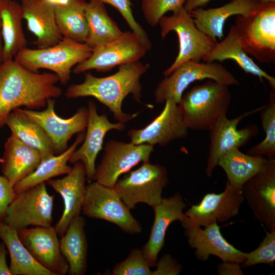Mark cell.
I'll list each match as a JSON object with an SVG mask.
<instances>
[{
    "label": "cell",
    "mask_w": 275,
    "mask_h": 275,
    "mask_svg": "<svg viewBox=\"0 0 275 275\" xmlns=\"http://www.w3.org/2000/svg\"><path fill=\"white\" fill-rule=\"evenodd\" d=\"M85 13L88 25L85 43L90 47L112 41L122 34L123 32L109 16L103 4L93 1L86 2Z\"/></svg>",
    "instance_id": "d6a6232c"
},
{
    "label": "cell",
    "mask_w": 275,
    "mask_h": 275,
    "mask_svg": "<svg viewBox=\"0 0 275 275\" xmlns=\"http://www.w3.org/2000/svg\"><path fill=\"white\" fill-rule=\"evenodd\" d=\"M185 0H141V8L147 23L154 27L169 12L175 13L183 7Z\"/></svg>",
    "instance_id": "8d00e7d4"
},
{
    "label": "cell",
    "mask_w": 275,
    "mask_h": 275,
    "mask_svg": "<svg viewBox=\"0 0 275 275\" xmlns=\"http://www.w3.org/2000/svg\"><path fill=\"white\" fill-rule=\"evenodd\" d=\"M23 19L36 37L37 48L52 46L63 38L56 22L54 8L43 0H19Z\"/></svg>",
    "instance_id": "603a6c76"
},
{
    "label": "cell",
    "mask_w": 275,
    "mask_h": 275,
    "mask_svg": "<svg viewBox=\"0 0 275 275\" xmlns=\"http://www.w3.org/2000/svg\"><path fill=\"white\" fill-rule=\"evenodd\" d=\"M260 1L262 2L275 3V0H260Z\"/></svg>",
    "instance_id": "7dc6e473"
},
{
    "label": "cell",
    "mask_w": 275,
    "mask_h": 275,
    "mask_svg": "<svg viewBox=\"0 0 275 275\" xmlns=\"http://www.w3.org/2000/svg\"><path fill=\"white\" fill-rule=\"evenodd\" d=\"M88 120L86 132L81 145L71 155L69 162L75 163L81 161L85 168L86 179L93 180L95 172V161L99 152L102 149L104 139L106 133L113 130L122 131L125 124L117 122H110L106 115H99L96 104L92 101L88 102Z\"/></svg>",
    "instance_id": "d6986e66"
},
{
    "label": "cell",
    "mask_w": 275,
    "mask_h": 275,
    "mask_svg": "<svg viewBox=\"0 0 275 275\" xmlns=\"http://www.w3.org/2000/svg\"><path fill=\"white\" fill-rule=\"evenodd\" d=\"M156 268L152 270V275H177L182 270V267L170 254H167L157 260Z\"/></svg>",
    "instance_id": "ab89813d"
},
{
    "label": "cell",
    "mask_w": 275,
    "mask_h": 275,
    "mask_svg": "<svg viewBox=\"0 0 275 275\" xmlns=\"http://www.w3.org/2000/svg\"><path fill=\"white\" fill-rule=\"evenodd\" d=\"M265 236L259 246L254 251L245 253L244 261L241 264L243 267L265 264L273 265L275 262V229L265 230Z\"/></svg>",
    "instance_id": "d590c367"
},
{
    "label": "cell",
    "mask_w": 275,
    "mask_h": 275,
    "mask_svg": "<svg viewBox=\"0 0 275 275\" xmlns=\"http://www.w3.org/2000/svg\"><path fill=\"white\" fill-rule=\"evenodd\" d=\"M158 24L162 39L170 32H175L179 41L178 53L171 65L163 72L164 76L185 62L203 61L217 42L196 26L184 7L171 16H163Z\"/></svg>",
    "instance_id": "8992f818"
},
{
    "label": "cell",
    "mask_w": 275,
    "mask_h": 275,
    "mask_svg": "<svg viewBox=\"0 0 275 275\" xmlns=\"http://www.w3.org/2000/svg\"><path fill=\"white\" fill-rule=\"evenodd\" d=\"M185 207L184 200L179 193L168 198H162L160 203L152 207L154 222L148 241L142 249L150 267L155 266L158 254L164 246L169 227L174 222H180L184 218Z\"/></svg>",
    "instance_id": "7402d4cb"
},
{
    "label": "cell",
    "mask_w": 275,
    "mask_h": 275,
    "mask_svg": "<svg viewBox=\"0 0 275 275\" xmlns=\"http://www.w3.org/2000/svg\"><path fill=\"white\" fill-rule=\"evenodd\" d=\"M268 158L244 154L239 149L230 150L222 155L217 162L225 172L230 188L241 191L244 184L267 162Z\"/></svg>",
    "instance_id": "f1b7e54d"
},
{
    "label": "cell",
    "mask_w": 275,
    "mask_h": 275,
    "mask_svg": "<svg viewBox=\"0 0 275 275\" xmlns=\"http://www.w3.org/2000/svg\"><path fill=\"white\" fill-rule=\"evenodd\" d=\"M85 0H71L62 7L54 9L58 27L63 37L85 43L88 25L85 13Z\"/></svg>",
    "instance_id": "836d02e7"
},
{
    "label": "cell",
    "mask_w": 275,
    "mask_h": 275,
    "mask_svg": "<svg viewBox=\"0 0 275 275\" xmlns=\"http://www.w3.org/2000/svg\"><path fill=\"white\" fill-rule=\"evenodd\" d=\"M81 211L89 217L113 223L130 234L140 233L143 229L114 188L96 181L86 186Z\"/></svg>",
    "instance_id": "9c48e42d"
},
{
    "label": "cell",
    "mask_w": 275,
    "mask_h": 275,
    "mask_svg": "<svg viewBox=\"0 0 275 275\" xmlns=\"http://www.w3.org/2000/svg\"><path fill=\"white\" fill-rule=\"evenodd\" d=\"M0 238L10 255L11 275H53L35 259L19 239L17 230L4 221L0 222Z\"/></svg>",
    "instance_id": "1f68e13d"
},
{
    "label": "cell",
    "mask_w": 275,
    "mask_h": 275,
    "mask_svg": "<svg viewBox=\"0 0 275 275\" xmlns=\"http://www.w3.org/2000/svg\"><path fill=\"white\" fill-rule=\"evenodd\" d=\"M5 125L10 130L11 134L38 151L41 159L57 154L51 141L43 129L17 108L8 116Z\"/></svg>",
    "instance_id": "4dcf8cb0"
},
{
    "label": "cell",
    "mask_w": 275,
    "mask_h": 275,
    "mask_svg": "<svg viewBox=\"0 0 275 275\" xmlns=\"http://www.w3.org/2000/svg\"><path fill=\"white\" fill-rule=\"evenodd\" d=\"M149 66L139 61L121 65L116 73L105 77H98L87 72L82 82L68 87L65 96L70 99L93 97L109 109L116 120L124 124L138 114L125 113L122 107L123 100L130 94L136 102L142 103L140 78Z\"/></svg>",
    "instance_id": "7a4b0ae2"
},
{
    "label": "cell",
    "mask_w": 275,
    "mask_h": 275,
    "mask_svg": "<svg viewBox=\"0 0 275 275\" xmlns=\"http://www.w3.org/2000/svg\"><path fill=\"white\" fill-rule=\"evenodd\" d=\"M241 192L257 221L268 231L275 229L274 157L244 184Z\"/></svg>",
    "instance_id": "2e32d148"
},
{
    "label": "cell",
    "mask_w": 275,
    "mask_h": 275,
    "mask_svg": "<svg viewBox=\"0 0 275 275\" xmlns=\"http://www.w3.org/2000/svg\"><path fill=\"white\" fill-rule=\"evenodd\" d=\"M142 250L132 249L127 257L113 268V275H152V270Z\"/></svg>",
    "instance_id": "74e56055"
},
{
    "label": "cell",
    "mask_w": 275,
    "mask_h": 275,
    "mask_svg": "<svg viewBox=\"0 0 275 275\" xmlns=\"http://www.w3.org/2000/svg\"><path fill=\"white\" fill-rule=\"evenodd\" d=\"M188 130L184 123L178 103L170 98L164 102L159 115L150 123L142 128L130 130L128 135L130 142L134 144L163 147L173 141L186 138Z\"/></svg>",
    "instance_id": "e0dca14e"
},
{
    "label": "cell",
    "mask_w": 275,
    "mask_h": 275,
    "mask_svg": "<svg viewBox=\"0 0 275 275\" xmlns=\"http://www.w3.org/2000/svg\"><path fill=\"white\" fill-rule=\"evenodd\" d=\"M148 51L135 33L123 32L115 40L93 48L91 56L76 65L72 71L76 74L91 70L106 72L116 66L139 61Z\"/></svg>",
    "instance_id": "30bf717a"
},
{
    "label": "cell",
    "mask_w": 275,
    "mask_h": 275,
    "mask_svg": "<svg viewBox=\"0 0 275 275\" xmlns=\"http://www.w3.org/2000/svg\"><path fill=\"white\" fill-rule=\"evenodd\" d=\"M86 173L81 161L74 163L72 169L60 179L48 180L46 182L62 197L64 203L62 214L54 228L59 236L66 232L71 222L80 215L85 199Z\"/></svg>",
    "instance_id": "44dd1931"
},
{
    "label": "cell",
    "mask_w": 275,
    "mask_h": 275,
    "mask_svg": "<svg viewBox=\"0 0 275 275\" xmlns=\"http://www.w3.org/2000/svg\"><path fill=\"white\" fill-rule=\"evenodd\" d=\"M86 221L79 215L70 223L60 240L61 252L69 264L68 274L84 275L87 270L88 245Z\"/></svg>",
    "instance_id": "83f0119b"
},
{
    "label": "cell",
    "mask_w": 275,
    "mask_h": 275,
    "mask_svg": "<svg viewBox=\"0 0 275 275\" xmlns=\"http://www.w3.org/2000/svg\"><path fill=\"white\" fill-rule=\"evenodd\" d=\"M7 250L4 243L0 241V275H11L9 266L8 265L6 260Z\"/></svg>",
    "instance_id": "7bdbcfd3"
},
{
    "label": "cell",
    "mask_w": 275,
    "mask_h": 275,
    "mask_svg": "<svg viewBox=\"0 0 275 275\" xmlns=\"http://www.w3.org/2000/svg\"><path fill=\"white\" fill-rule=\"evenodd\" d=\"M169 183L167 168L149 161L119 179L113 188L130 209L145 203L152 207L160 202L162 194Z\"/></svg>",
    "instance_id": "ba28073f"
},
{
    "label": "cell",
    "mask_w": 275,
    "mask_h": 275,
    "mask_svg": "<svg viewBox=\"0 0 275 275\" xmlns=\"http://www.w3.org/2000/svg\"><path fill=\"white\" fill-rule=\"evenodd\" d=\"M153 151L154 146L149 144L110 140L105 145L101 160L96 167L93 180L113 187L121 175L140 162L149 161Z\"/></svg>",
    "instance_id": "7c38bea8"
},
{
    "label": "cell",
    "mask_w": 275,
    "mask_h": 275,
    "mask_svg": "<svg viewBox=\"0 0 275 275\" xmlns=\"http://www.w3.org/2000/svg\"><path fill=\"white\" fill-rule=\"evenodd\" d=\"M260 0H231L219 7L204 9L199 8L188 12L196 26L217 41L224 37L226 20L234 15H245L261 2Z\"/></svg>",
    "instance_id": "cb8c5ba5"
},
{
    "label": "cell",
    "mask_w": 275,
    "mask_h": 275,
    "mask_svg": "<svg viewBox=\"0 0 275 275\" xmlns=\"http://www.w3.org/2000/svg\"><path fill=\"white\" fill-rule=\"evenodd\" d=\"M228 87L208 79L182 95L178 105L188 129L209 130L220 118L226 115L232 99Z\"/></svg>",
    "instance_id": "3957f363"
},
{
    "label": "cell",
    "mask_w": 275,
    "mask_h": 275,
    "mask_svg": "<svg viewBox=\"0 0 275 275\" xmlns=\"http://www.w3.org/2000/svg\"><path fill=\"white\" fill-rule=\"evenodd\" d=\"M85 133L84 132L78 133L74 142L63 152L41 159L34 171L14 185L15 194L69 173L72 167L68 165L67 162L73 152L82 142Z\"/></svg>",
    "instance_id": "f546056e"
},
{
    "label": "cell",
    "mask_w": 275,
    "mask_h": 275,
    "mask_svg": "<svg viewBox=\"0 0 275 275\" xmlns=\"http://www.w3.org/2000/svg\"><path fill=\"white\" fill-rule=\"evenodd\" d=\"M212 0H185L183 7L188 12L203 8Z\"/></svg>",
    "instance_id": "ee69618b"
},
{
    "label": "cell",
    "mask_w": 275,
    "mask_h": 275,
    "mask_svg": "<svg viewBox=\"0 0 275 275\" xmlns=\"http://www.w3.org/2000/svg\"><path fill=\"white\" fill-rule=\"evenodd\" d=\"M242 49L258 62H275V3L261 2L245 15L237 16L234 25Z\"/></svg>",
    "instance_id": "277c9868"
},
{
    "label": "cell",
    "mask_w": 275,
    "mask_h": 275,
    "mask_svg": "<svg viewBox=\"0 0 275 275\" xmlns=\"http://www.w3.org/2000/svg\"><path fill=\"white\" fill-rule=\"evenodd\" d=\"M205 79L228 87L240 85L238 79L220 63L190 61L178 66L158 83L154 93L155 101L161 104L171 98L179 103L185 90L191 84Z\"/></svg>",
    "instance_id": "52a82bcc"
},
{
    "label": "cell",
    "mask_w": 275,
    "mask_h": 275,
    "mask_svg": "<svg viewBox=\"0 0 275 275\" xmlns=\"http://www.w3.org/2000/svg\"><path fill=\"white\" fill-rule=\"evenodd\" d=\"M263 106L244 113L232 119H228L226 115L223 116L210 128V144L205 168L208 177L212 176L222 155L230 150L244 146L258 134L259 128L256 125H248L240 129L237 127L243 119L259 113Z\"/></svg>",
    "instance_id": "4fadbf2b"
},
{
    "label": "cell",
    "mask_w": 275,
    "mask_h": 275,
    "mask_svg": "<svg viewBox=\"0 0 275 275\" xmlns=\"http://www.w3.org/2000/svg\"><path fill=\"white\" fill-rule=\"evenodd\" d=\"M18 237L35 259L53 275L68 273L69 264L60 248L54 226H35L17 230Z\"/></svg>",
    "instance_id": "ac0fdd59"
},
{
    "label": "cell",
    "mask_w": 275,
    "mask_h": 275,
    "mask_svg": "<svg viewBox=\"0 0 275 275\" xmlns=\"http://www.w3.org/2000/svg\"><path fill=\"white\" fill-rule=\"evenodd\" d=\"M244 199L241 191L232 190L227 182L224 190L219 194L205 195L197 204L193 205L184 214L201 227L214 223H224L236 216Z\"/></svg>",
    "instance_id": "ffe728a7"
},
{
    "label": "cell",
    "mask_w": 275,
    "mask_h": 275,
    "mask_svg": "<svg viewBox=\"0 0 275 275\" xmlns=\"http://www.w3.org/2000/svg\"><path fill=\"white\" fill-rule=\"evenodd\" d=\"M55 100L48 99L46 108L41 111L30 109H17L37 123L45 131L53 146L56 154L63 152L68 143L75 134L84 132L88 120L87 108L81 107L71 117L64 118L55 111Z\"/></svg>",
    "instance_id": "9a60e30c"
},
{
    "label": "cell",
    "mask_w": 275,
    "mask_h": 275,
    "mask_svg": "<svg viewBox=\"0 0 275 275\" xmlns=\"http://www.w3.org/2000/svg\"><path fill=\"white\" fill-rule=\"evenodd\" d=\"M3 62V43L2 36V23L0 15V64Z\"/></svg>",
    "instance_id": "bcb514c9"
},
{
    "label": "cell",
    "mask_w": 275,
    "mask_h": 275,
    "mask_svg": "<svg viewBox=\"0 0 275 275\" xmlns=\"http://www.w3.org/2000/svg\"><path fill=\"white\" fill-rule=\"evenodd\" d=\"M259 113L265 136L261 142L249 149L247 154L273 157L275 155V90H271L268 103L263 105Z\"/></svg>",
    "instance_id": "e575fe53"
},
{
    "label": "cell",
    "mask_w": 275,
    "mask_h": 275,
    "mask_svg": "<svg viewBox=\"0 0 275 275\" xmlns=\"http://www.w3.org/2000/svg\"><path fill=\"white\" fill-rule=\"evenodd\" d=\"M54 73L31 71L14 59L0 64V129L14 110L24 106L35 109L46 106L50 98L62 93Z\"/></svg>",
    "instance_id": "6da1fadb"
},
{
    "label": "cell",
    "mask_w": 275,
    "mask_h": 275,
    "mask_svg": "<svg viewBox=\"0 0 275 275\" xmlns=\"http://www.w3.org/2000/svg\"><path fill=\"white\" fill-rule=\"evenodd\" d=\"M189 246L195 250L196 258L207 261L210 255L219 258L222 262L241 264L245 257L243 252L230 243L223 236L220 227L214 223L203 229L185 216L180 222Z\"/></svg>",
    "instance_id": "5bb4252c"
},
{
    "label": "cell",
    "mask_w": 275,
    "mask_h": 275,
    "mask_svg": "<svg viewBox=\"0 0 275 275\" xmlns=\"http://www.w3.org/2000/svg\"><path fill=\"white\" fill-rule=\"evenodd\" d=\"M54 197L48 193L46 182L16 194L4 222L16 230L30 226H51Z\"/></svg>",
    "instance_id": "8fae6325"
},
{
    "label": "cell",
    "mask_w": 275,
    "mask_h": 275,
    "mask_svg": "<svg viewBox=\"0 0 275 275\" xmlns=\"http://www.w3.org/2000/svg\"><path fill=\"white\" fill-rule=\"evenodd\" d=\"M45 3L54 8L68 4L71 0H43Z\"/></svg>",
    "instance_id": "f6af8a7d"
},
{
    "label": "cell",
    "mask_w": 275,
    "mask_h": 275,
    "mask_svg": "<svg viewBox=\"0 0 275 275\" xmlns=\"http://www.w3.org/2000/svg\"><path fill=\"white\" fill-rule=\"evenodd\" d=\"M217 272L221 275L243 274L241 264L232 262H222L217 266Z\"/></svg>",
    "instance_id": "b9f144b4"
},
{
    "label": "cell",
    "mask_w": 275,
    "mask_h": 275,
    "mask_svg": "<svg viewBox=\"0 0 275 275\" xmlns=\"http://www.w3.org/2000/svg\"><path fill=\"white\" fill-rule=\"evenodd\" d=\"M16 195L7 178L0 175V222L4 221L7 209Z\"/></svg>",
    "instance_id": "60d3db41"
},
{
    "label": "cell",
    "mask_w": 275,
    "mask_h": 275,
    "mask_svg": "<svg viewBox=\"0 0 275 275\" xmlns=\"http://www.w3.org/2000/svg\"><path fill=\"white\" fill-rule=\"evenodd\" d=\"M41 160L38 151L11 134L5 143L0 158L2 172L13 187L34 171Z\"/></svg>",
    "instance_id": "d4e9b609"
},
{
    "label": "cell",
    "mask_w": 275,
    "mask_h": 275,
    "mask_svg": "<svg viewBox=\"0 0 275 275\" xmlns=\"http://www.w3.org/2000/svg\"><path fill=\"white\" fill-rule=\"evenodd\" d=\"M0 15L3 43V62L14 59L27 47L28 41L22 27L23 12L20 3L0 0Z\"/></svg>",
    "instance_id": "4316f807"
},
{
    "label": "cell",
    "mask_w": 275,
    "mask_h": 275,
    "mask_svg": "<svg viewBox=\"0 0 275 275\" xmlns=\"http://www.w3.org/2000/svg\"><path fill=\"white\" fill-rule=\"evenodd\" d=\"M90 1L98 2L103 4H109L115 8L125 19L131 31L138 35L148 50H150L151 47V41L145 31L135 19L132 11V4L130 0Z\"/></svg>",
    "instance_id": "f35d334b"
},
{
    "label": "cell",
    "mask_w": 275,
    "mask_h": 275,
    "mask_svg": "<svg viewBox=\"0 0 275 275\" xmlns=\"http://www.w3.org/2000/svg\"><path fill=\"white\" fill-rule=\"evenodd\" d=\"M232 60L246 73L266 80L271 90H275V78L262 69L242 49L238 40L234 25L231 26L226 37L217 42L204 62H222Z\"/></svg>",
    "instance_id": "484cf974"
},
{
    "label": "cell",
    "mask_w": 275,
    "mask_h": 275,
    "mask_svg": "<svg viewBox=\"0 0 275 275\" xmlns=\"http://www.w3.org/2000/svg\"><path fill=\"white\" fill-rule=\"evenodd\" d=\"M92 50L85 43L63 37L58 43L48 47H26L16 54L14 60L34 72L42 69L52 71L59 81L65 85L70 79L72 69L88 59Z\"/></svg>",
    "instance_id": "5b68a950"
}]
</instances>
